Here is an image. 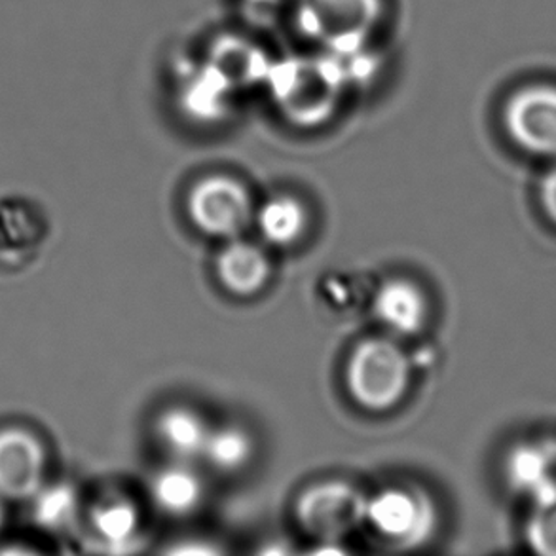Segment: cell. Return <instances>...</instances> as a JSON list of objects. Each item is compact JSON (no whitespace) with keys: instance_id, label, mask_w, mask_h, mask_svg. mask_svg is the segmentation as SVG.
Here are the masks:
<instances>
[{"instance_id":"obj_1","label":"cell","mask_w":556,"mask_h":556,"mask_svg":"<svg viewBox=\"0 0 556 556\" xmlns=\"http://www.w3.org/2000/svg\"><path fill=\"white\" fill-rule=\"evenodd\" d=\"M264 90L291 126L314 129L331 121L350 88L337 60L319 50L276 58Z\"/></svg>"},{"instance_id":"obj_2","label":"cell","mask_w":556,"mask_h":556,"mask_svg":"<svg viewBox=\"0 0 556 556\" xmlns=\"http://www.w3.org/2000/svg\"><path fill=\"white\" fill-rule=\"evenodd\" d=\"M383 14V0H293L294 29L327 53L372 45Z\"/></svg>"},{"instance_id":"obj_3","label":"cell","mask_w":556,"mask_h":556,"mask_svg":"<svg viewBox=\"0 0 556 556\" xmlns=\"http://www.w3.org/2000/svg\"><path fill=\"white\" fill-rule=\"evenodd\" d=\"M410 382V362L388 339L363 340L346 367L350 395L367 410H388L405 397Z\"/></svg>"},{"instance_id":"obj_4","label":"cell","mask_w":556,"mask_h":556,"mask_svg":"<svg viewBox=\"0 0 556 556\" xmlns=\"http://www.w3.org/2000/svg\"><path fill=\"white\" fill-rule=\"evenodd\" d=\"M367 500L350 482H317L296 500L294 515L302 530L317 542H339L367 522Z\"/></svg>"},{"instance_id":"obj_5","label":"cell","mask_w":556,"mask_h":556,"mask_svg":"<svg viewBox=\"0 0 556 556\" xmlns=\"http://www.w3.org/2000/svg\"><path fill=\"white\" fill-rule=\"evenodd\" d=\"M367 525L386 542L416 547L435 532V504L418 486H390L367 500Z\"/></svg>"},{"instance_id":"obj_6","label":"cell","mask_w":556,"mask_h":556,"mask_svg":"<svg viewBox=\"0 0 556 556\" xmlns=\"http://www.w3.org/2000/svg\"><path fill=\"white\" fill-rule=\"evenodd\" d=\"M188 215L203 233L233 238L251 218L248 188L226 175L205 177L190 190Z\"/></svg>"},{"instance_id":"obj_7","label":"cell","mask_w":556,"mask_h":556,"mask_svg":"<svg viewBox=\"0 0 556 556\" xmlns=\"http://www.w3.org/2000/svg\"><path fill=\"white\" fill-rule=\"evenodd\" d=\"M505 129L522 151L556 159V88L530 86L505 106Z\"/></svg>"},{"instance_id":"obj_8","label":"cell","mask_w":556,"mask_h":556,"mask_svg":"<svg viewBox=\"0 0 556 556\" xmlns=\"http://www.w3.org/2000/svg\"><path fill=\"white\" fill-rule=\"evenodd\" d=\"M203 61L210 63L241 98L249 91L266 88L276 58H271L255 38L238 33H223L207 45Z\"/></svg>"},{"instance_id":"obj_9","label":"cell","mask_w":556,"mask_h":556,"mask_svg":"<svg viewBox=\"0 0 556 556\" xmlns=\"http://www.w3.org/2000/svg\"><path fill=\"white\" fill-rule=\"evenodd\" d=\"M177 101L190 121L205 126L230 118L240 96L205 61H188L177 73Z\"/></svg>"},{"instance_id":"obj_10","label":"cell","mask_w":556,"mask_h":556,"mask_svg":"<svg viewBox=\"0 0 556 556\" xmlns=\"http://www.w3.org/2000/svg\"><path fill=\"white\" fill-rule=\"evenodd\" d=\"M46 454L37 437L10 428L0 431V497L29 500L45 484Z\"/></svg>"},{"instance_id":"obj_11","label":"cell","mask_w":556,"mask_h":556,"mask_svg":"<svg viewBox=\"0 0 556 556\" xmlns=\"http://www.w3.org/2000/svg\"><path fill=\"white\" fill-rule=\"evenodd\" d=\"M372 312L388 331L416 334L428 319V299L408 279H390L376 291Z\"/></svg>"},{"instance_id":"obj_12","label":"cell","mask_w":556,"mask_h":556,"mask_svg":"<svg viewBox=\"0 0 556 556\" xmlns=\"http://www.w3.org/2000/svg\"><path fill=\"white\" fill-rule=\"evenodd\" d=\"M217 276L230 293L251 296L268 283L270 261L255 243L232 241L218 255Z\"/></svg>"},{"instance_id":"obj_13","label":"cell","mask_w":556,"mask_h":556,"mask_svg":"<svg viewBox=\"0 0 556 556\" xmlns=\"http://www.w3.org/2000/svg\"><path fill=\"white\" fill-rule=\"evenodd\" d=\"M156 433L167 454L177 462H192L202 458L211 429L200 414L175 406L160 416Z\"/></svg>"},{"instance_id":"obj_14","label":"cell","mask_w":556,"mask_h":556,"mask_svg":"<svg viewBox=\"0 0 556 556\" xmlns=\"http://www.w3.org/2000/svg\"><path fill=\"white\" fill-rule=\"evenodd\" d=\"M152 502L167 515H188L202 504L203 484L200 477L179 462L154 475L151 482Z\"/></svg>"},{"instance_id":"obj_15","label":"cell","mask_w":556,"mask_h":556,"mask_svg":"<svg viewBox=\"0 0 556 556\" xmlns=\"http://www.w3.org/2000/svg\"><path fill=\"white\" fill-rule=\"evenodd\" d=\"M256 223L274 245H291L306 230L308 213L293 195H276L261 207Z\"/></svg>"},{"instance_id":"obj_16","label":"cell","mask_w":556,"mask_h":556,"mask_svg":"<svg viewBox=\"0 0 556 556\" xmlns=\"http://www.w3.org/2000/svg\"><path fill=\"white\" fill-rule=\"evenodd\" d=\"M30 517L46 532H65L78 515V496L71 484L40 486L29 497Z\"/></svg>"},{"instance_id":"obj_17","label":"cell","mask_w":556,"mask_h":556,"mask_svg":"<svg viewBox=\"0 0 556 556\" xmlns=\"http://www.w3.org/2000/svg\"><path fill=\"white\" fill-rule=\"evenodd\" d=\"M253 456V441L240 428L211 429L202 458L220 473H236L248 466Z\"/></svg>"},{"instance_id":"obj_18","label":"cell","mask_w":556,"mask_h":556,"mask_svg":"<svg viewBox=\"0 0 556 556\" xmlns=\"http://www.w3.org/2000/svg\"><path fill=\"white\" fill-rule=\"evenodd\" d=\"M91 528L99 542L106 545H126L134 540L139 528V513L136 505L128 500L111 497L91 511Z\"/></svg>"},{"instance_id":"obj_19","label":"cell","mask_w":556,"mask_h":556,"mask_svg":"<svg viewBox=\"0 0 556 556\" xmlns=\"http://www.w3.org/2000/svg\"><path fill=\"white\" fill-rule=\"evenodd\" d=\"M532 538L535 543H547L549 549L556 553V505L538 515L532 528Z\"/></svg>"},{"instance_id":"obj_20","label":"cell","mask_w":556,"mask_h":556,"mask_svg":"<svg viewBox=\"0 0 556 556\" xmlns=\"http://www.w3.org/2000/svg\"><path fill=\"white\" fill-rule=\"evenodd\" d=\"M540 202L545 215L549 217L553 225H556V167L543 179Z\"/></svg>"},{"instance_id":"obj_21","label":"cell","mask_w":556,"mask_h":556,"mask_svg":"<svg viewBox=\"0 0 556 556\" xmlns=\"http://www.w3.org/2000/svg\"><path fill=\"white\" fill-rule=\"evenodd\" d=\"M248 4L256 8H271L279 4V0H248Z\"/></svg>"},{"instance_id":"obj_22","label":"cell","mask_w":556,"mask_h":556,"mask_svg":"<svg viewBox=\"0 0 556 556\" xmlns=\"http://www.w3.org/2000/svg\"><path fill=\"white\" fill-rule=\"evenodd\" d=\"M4 505H2V497H0V530H2V527H4Z\"/></svg>"}]
</instances>
